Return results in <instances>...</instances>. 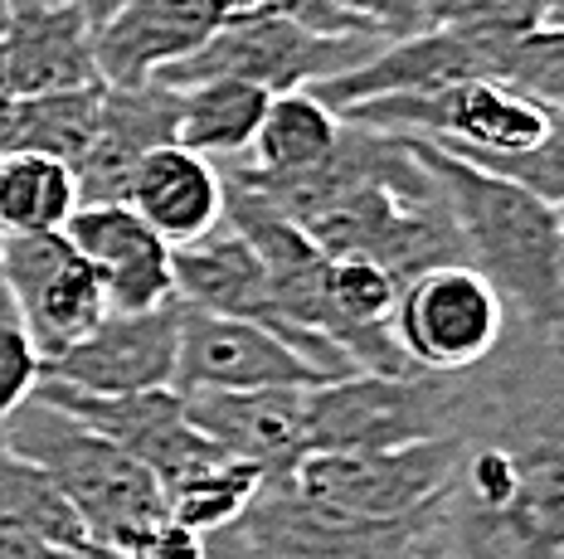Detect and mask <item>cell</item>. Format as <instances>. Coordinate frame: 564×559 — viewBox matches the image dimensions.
I'll return each instance as SVG.
<instances>
[{
	"label": "cell",
	"instance_id": "6da1fadb",
	"mask_svg": "<svg viewBox=\"0 0 564 559\" xmlns=\"http://www.w3.org/2000/svg\"><path fill=\"white\" fill-rule=\"evenodd\" d=\"M453 438L423 559H564V331L507 326L463 370Z\"/></svg>",
	"mask_w": 564,
	"mask_h": 559
},
{
	"label": "cell",
	"instance_id": "7a4b0ae2",
	"mask_svg": "<svg viewBox=\"0 0 564 559\" xmlns=\"http://www.w3.org/2000/svg\"><path fill=\"white\" fill-rule=\"evenodd\" d=\"M219 171L273 200L326 259H370L399 287L429 267L467 263L448 200L404 136L340 122L332 156L302 176H253L239 161Z\"/></svg>",
	"mask_w": 564,
	"mask_h": 559
},
{
	"label": "cell",
	"instance_id": "3957f363",
	"mask_svg": "<svg viewBox=\"0 0 564 559\" xmlns=\"http://www.w3.org/2000/svg\"><path fill=\"white\" fill-rule=\"evenodd\" d=\"M409 142V136H404ZM429 176L438 180L457 224L467 263L497 287L507 317L521 331H564V283H560V234L564 219L535 190L507 176L457 161L429 142H409Z\"/></svg>",
	"mask_w": 564,
	"mask_h": 559
},
{
	"label": "cell",
	"instance_id": "277c9868",
	"mask_svg": "<svg viewBox=\"0 0 564 559\" xmlns=\"http://www.w3.org/2000/svg\"><path fill=\"white\" fill-rule=\"evenodd\" d=\"M0 434L20 458L50 476V486L64 496V506L78 516L98 550L122 555L141 530L171 516L156 476L54 404H20L10 418H0Z\"/></svg>",
	"mask_w": 564,
	"mask_h": 559
},
{
	"label": "cell",
	"instance_id": "5b68a950",
	"mask_svg": "<svg viewBox=\"0 0 564 559\" xmlns=\"http://www.w3.org/2000/svg\"><path fill=\"white\" fill-rule=\"evenodd\" d=\"M463 375H346L307 390V452H390L453 438Z\"/></svg>",
	"mask_w": 564,
	"mask_h": 559
},
{
	"label": "cell",
	"instance_id": "8992f818",
	"mask_svg": "<svg viewBox=\"0 0 564 559\" xmlns=\"http://www.w3.org/2000/svg\"><path fill=\"white\" fill-rule=\"evenodd\" d=\"M380 44L384 40H360V34H312L292 20H249V25H219L195 54L161 68L151 84L185 92L209 78H239L263 92H297L366 64Z\"/></svg>",
	"mask_w": 564,
	"mask_h": 559
},
{
	"label": "cell",
	"instance_id": "52a82bcc",
	"mask_svg": "<svg viewBox=\"0 0 564 559\" xmlns=\"http://www.w3.org/2000/svg\"><path fill=\"white\" fill-rule=\"evenodd\" d=\"M507 302L473 263H443L409 277L394 297L390 331L399 351L429 375H463L507 336Z\"/></svg>",
	"mask_w": 564,
	"mask_h": 559
},
{
	"label": "cell",
	"instance_id": "ba28073f",
	"mask_svg": "<svg viewBox=\"0 0 564 559\" xmlns=\"http://www.w3.org/2000/svg\"><path fill=\"white\" fill-rule=\"evenodd\" d=\"M457 438L390 452H307L288 472L292 492L356 520H414L433 511L453 472Z\"/></svg>",
	"mask_w": 564,
	"mask_h": 559
},
{
	"label": "cell",
	"instance_id": "9c48e42d",
	"mask_svg": "<svg viewBox=\"0 0 564 559\" xmlns=\"http://www.w3.org/2000/svg\"><path fill=\"white\" fill-rule=\"evenodd\" d=\"M34 399L54 404L68 418H78L98 438H108L112 448H122L132 462H141L161 482V492H171L175 482H185L191 472L219 462L225 452L215 448L199 428L185 418V399L175 390H141V394H84L68 384L40 380Z\"/></svg>",
	"mask_w": 564,
	"mask_h": 559
},
{
	"label": "cell",
	"instance_id": "30bf717a",
	"mask_svg": "<svg viewBox=\"0 0 564 559\" xmlns=\"http://www.w3.org/2000/svg\"><path fill=\"white\" fill-rule=\"evenodd\" d=\"M0 267H6L15 321L25 326L44 365L64 355L68 346H78L108 317L98 273L64 234L0 239Z\"/></svg>",
	"mask_w": 564,
	"mask_h": 559
},
{
	"label": "cell",
	"instance_id": "8fae6325",
	"mask_svg": "<svg viewBox=\"0 0 564 559\" xmlns=\"http://www.w3.org/2000/svg\"><path fill=\"white\" fill-rule=\"evenodd\" d=\"M181 302L151 311H108L78 346L44 365V380L84 394L171 390L181 351Z\"/></svg>",
	"mask_w": 564,
	"mask_h": 559
},
{
	"label": "cell",
	"instance_id": "7c38bea8",
	"mask_svg": "<svg viewBox=\"0 0 564 559\" xmlns=\"http://www.w3.org/2000/svg\"><path fill=\"white\" fill-rule=\"evenodd\" d=\"M171 390L175 394L316 390V375L268 331V326L239 321V317H209V311L185 307Z\"/></svg>",
	"mask_w": 564,
	"mask_h": 559
},
{
	"label": "cell",
	"instance_id": "4fadbf2b",
	"mask_svg": "<svg viewBox=\"0 0 564 559\" xmlns=\"http://www.w3.org/2000/svg\"><path fill=\"white\" fill-rule=\"evenodd\" d=\"M463 78H497V54L487 44L467 40L453 30H419L409 40H390L370 54L366 64L346 68V74L326 78L312 92L332 112L360 108V102L380 98H423V92L453 88Z\"/></svg>",
	"mask_w": 564,
	"mask_h": 559
},
{
	"label": "cell",
	"instance_id": "5bb4252c",
	"mask_svg": "<svg viewBox=\"0 0 564 559\" xmlns=\"http://www.w3.org/2000/svg\"><path fill=\"white\" fill-rule=\"evenodd\" d=\"M64 239L98 273L108 311H151L175 302L171 243L132 205H78Z\"/></svg>",
	"mask_w": 564,
	"mask_h": 559
},
{
	"label": "cell",
	"instance_id": "9a60e30c",
	"mask_svg": "<svg viewBox=\"0 0 564 559\" xmlns=\"http://www.w3.org/2000/svg\"><path fill=\"white\" fill-rule=\"evenodd\" d=\"M185 418L225 458L282 482L307 458V390H243V394H181Z\"/></svg>",
	"mask_w": 564,
	"mask_h": 559
},
{
	"label": "cell",
	"instance_id": "2e32d148",
	"mask_svg": "<svg viewBox=\"0 0 564 559\" xmlns=\"http://www.w3.org/2000/svg\"><path fill=\"white\" fill-rule=\"evenodd\" d=\"M175 118H181V92L161 84L102 88L93 142L74 161L78 205H127L132 171L141 166V156L175 142Z\"/></svg>",
	"mask_w": 564,
	"mask_h": 559
},
{
	"label": "cell",
	"instance_id": "e0dca14e",
	"mask_svg": "<svg viewBox=\"0 0 564 559\" xmlns=\"http://www.w3.org/2000/svg\"><path fill=\"white\" fill-rule=\"evenodd\" d=\"M0 68H6L10 98L102 84L98 59H93V30L68 0H10Z\"/></svg>",
	"mask_w": 564,
	"mask_h": 559
},
{
	"label": "cell",
	"instance_id": "ac0fdd59",
	"mask_svg": "<svg viewBox=\"0 0 564 559\" xmlns=\"http://www.w3.org/2000/svg\"><path fill=\"white\" fill-rule=\"evenodd\" d=\"M219 30L209 0H122L117 15L93 34L102 88H141L161 68L195 54Z\"/></svg>",
	"mask_w": 564,
	"mask_h": 559
},
{
	"label": "cell",
	"instance_id": "d6986e66",
	"mask_svg": "<svg viewBox=\"0 0 564 559\" xmlns=\"http://www.w3.org/2000/svg\"><path fill=\"white\" fill-rule=\"evenodd\" d=\"M127 205L171 249H185V243H199L225 224V176L215 161L195 156L181 142H166L151 156H141L132 185H127Z\"/></svg>",
	"mask_w": 564,
	"mask_h": 559
},
{
	"label": "cell",
	"instance_id": "ffe728a7",
	"mask_svg": "<svg viewBox=\"0 0 564 559\" xmlns=\"http://www.w3.org/2000/svg\"><path fill=\"white\" fill-rule=\"evenodd\" d=\"M171 273H175V302H185V307L209 311V317L258 321V326H268V331L278 326L273 287H268L263 263H258V253L225 224L199 243L171 249Z\"/></svg>",
	"mask_w": 564,
	"mask_h": 559
},
{
	"label": "cell",
	"instance_id": "44dd1931",
	"mask_svg": "<svg viewBox=\"0 0 564 559\" xmlns=\"http://www.w3.org/2000/svg\"><path fill=\"white\" fill-rule=\"evenodd\" d=\"M268 98L273 92L239 84V78H209V84H195L181 92V118H175V142L195 156L215 161V166H229V161H243L263 127Z\"/></svg>",
	"mask_w": 564,
	"mask_h": 559
},
{
	"label": "cell",
	"instance_id": "7402d4cb",
	"mask_svg": "<svg viewBox=\"0 0 564 559\" xmlns=\"http://www.w3.org/2000/svg\"><path fill=\"white\" fill-rule=\"evenodd\" d=\"M336 142H340V118L312 88L273 92L263 127H258L249 156L239 166H249L253 176H302L316 161L332 156Z\"/></svg>",
	"mask_w": 564,
	"mask_h": 559
},
{
	"label": "cell",
	"instance_id": "603a6c76",
	"mask_svg": "<svg viewBox=\"0 0 564 559\" xmlns=\"http://www.w3.org/2000/svg\"><path fill=\"white\" fill-rule=\"evenodd\" d=\"M0 535H25V540H40L50 550L84 555V559H117L88 540L78 516L50 486V476L20 458L6 442V434H0Z\"/></svg>",
	"mask_w": 564,
	"mask_h": 559
},
{
	"label": "cell",
	"instance_id": "cb8c5ba5",
	"mask_svg": "<svg viewBox=\"0 0 564 559\" xmlns=\"http://www.w3.org/2000/svg\"><path fill=\"white\" fill-rule=\"evenodd\" d=\"M74 209V166L40 156V151H0V239L64 234Z\"/></svg>",
	"mask_w": 564,
	"mask_h": 559
},
{
	"label": "cell",
	"instance_id": "d4e9b609",
	"mask_svg": "<svg viewBox=\"0 0 564 559\" xmlns=\"http://www.w3.org/2000/svg\"><path fill=\"white\" fill-rule=\"evenodd\" d=\"M102 84L74 92H40V98H15L6 112V151H40L64 166H74L93 142L98 127Z\"/></svg>",
	"mask_w": 564,
	"mask_h": 559
},
{
	"label": "cell",
	"instance_id": "484cf974",
	"mask_svg": "<svg viewBox=\"0 0 564 559\" xmlns=\"http://www.w3.org/2000/svg\"><path fill=\"white\" fill-rule=\"evenodd\" d=\"M268 476L249 468V462L239 458H219L209 462V468L191 472L185 482H175L166 492V511L175 526L195 530L199 540H209V535L239 526V516L253 506V496L263 492Z\"/></svg>",
	"mask_w": 564,
	"mask_h": 559
},
{
	"label": "cell",
	"instance_id": "4316f807",
	"mask_svg": "<svg viewBox=\"0 0 564 559\" xmlns=\"http://www.w3.org/2000/svg\"><path fill=\"white\" fill-rule=\"evenodd\" d=\"M497 78L545 112H564V25H535L516 34L497 59Z\"/></svg>",
	"mask_w": 564,
	"mask_h": 559
},
{
	"label": "cell",
	"instance_id": "83f0119b",
	"mask_svg": "<svg viewBox=\"0 0 564 559\" xmlns=\"http://www.w3.org/2000/svg\"><path fill=\"white\" fill-rule=\"evenodd\" d=\"M545 15V0H429V30H453L487 44L501 59V50L516 34L535 30Z\"/></svg>",
	"mask_w": 564,
	"mask_h": 559
},
{
	"label": "cell",
	"instance_id": "f1b7e54d",
	"mask_svg": "<svg viewBox=\"0 0 564 559\" xmlns=\"http://www.w3.org/2000/svg\"><path fill=\"white\" fill-rule=\"evenodd\" d=\"M463 161V156H457ZM473 166L491 171V176H507L525 190H535L545 205L564 209V112L550 118V132L525 151V156H497V161H473Z\"/></svg>",
	"mask_w": 564,
	"mask_h": 559
},
{
	"label": "cell",
	"instance_id": "f546056e",
	"mask_svg": "<svg viewBox=\"0 0 564 559\" xmlns=\"http://www.w3.org/2000/svg\"><path fill=\"white\" fill-rule=\"evenodd\" d=\"M40 380H44V360L25 336V326L0 321V418H10L20 404H30Z\"/></svg>",
	"mask_w": 564,
	"mask_h": 559
},
{
	"label": "cell",
	"instance_id": "4dcf8cb0",
	"mask_svg": "<svg viewBox=\"0 0 564 559\" xmlns=\"http://www.w3.org/2000/svg\"><path fill=\"white\" fill-rule=\"evenodd\" d=\"M336 6L384 44L429 30V0H336Z\"/></svg>",
	"mask_w": 564,
	"mask_h": 559
},
{
	"label": "cell",
	"instance_id": "1f68e13d",
	"mask_svg": "<svg viewBox=\"0 0 564 559\" xmlns=\"http://www.w3.org/2000/svg\"><path fill=\"white\" fill-rule=\"evenodd\" d=\"M117 559H205V540H199L195 530L175 526V520L166 516L161 526L141 530Z\"/></svg>",
	"mask_w": 564,
	"mask_h": 559
},
{
	"label": "cell",
	"instance_id": "d6a6232c",
	"mask_svg": "<svg viewBox=\"0 0 564 559\" xmlns=\"http://www.w3.org/2000/svg\"><path fill=\"white\" fill-rule=\"evenodd\" d=\"M0 559H84V555L50 550V545L25 540V535H0Z\"/></svg>",
	"mask_w": 564,
	"mask_h": 559
},
{
	"label": "cell",
	"instance_id": "836d02e7",
	"mask_svg": "<svg viewBox=\"0 0 564 559\" xmlns=\"http://www.w3.org/2000/svg\"><path fill=\"white\" fill-rule=\"evenodd\" d=\"M540 25H564V0H545V15H540Z\"/></svg>",
	"mask_w": 564,
	"mask_h": 559
},
{
	"label": "cell",
	"instance_id": "e575fe53",
	"mask_svg": "<svg viewBox=\"0 0 564 559\" xmlns=\"http://www.w3.org/2000/svg\"><path fill=\"white\" fill-rule=\"evenodd\" d=\"M0 321H15V307H10V287H6V267H0Z\"/></svg>",
	"mask_w": 564,
	"mask_h": 559
},
{
	"label": "cell",
	"instance_id": "d590c367",
	"mask_svg": "<svg viewBox=\"0 0 564 559\" xmlns=\"http://www.w3.org/2000/svg\"><path fill=\"white\" fill-rule=\"evenodd\" d=\"M6 20H10V0H0V34H6Z\"/></svg>",
	"mask_w": 564,
	"mask_h": 559
},
{
	"label": "cell",
	"instance_id": "8d00e7d4",
	"mask_svg": "<svg viewBox=\"0 0 564 559\" xmlns=\"http://www.w3.org/2000/svg\"><path fill=\"white\" fill-rule=\"evenodd\" d=\"M560 219H564V209H560ZM560 283H564V234H560Z\"/></svg>",
	"mask_w": 564,
	"mask_h": 559
}]
</instances>
